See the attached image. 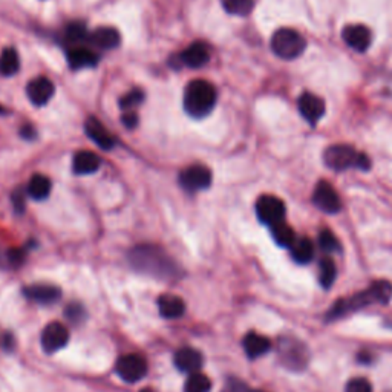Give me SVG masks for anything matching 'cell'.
<instances>
[{
	"label": "cell",
	"instance_id": "2",
	"mask_svg": "<svg viewBox=\"0 0 392 392\" xmlns=\"http://www.w3.org/2000/svg\"><path fill=\"white\" fill-rule=\"evenodd\" d=\"M392 297V284L388 281H375L369 288L354 294L351 297L341 299L329 308L327 314V320L343 319L346 316L357 313L371 305H384Z\"/></svg>",
	"mask_w": 392,
	"mask_h": 392
},
{
	"label": "cell",
	"instance_id": "33",
	"mask_svg": "<svg viewBox=\"0 0 392 392\" xmlns=\"http://www.w3.org/2000/svg\"><path fill=\"white\" fill-rule=\"evenodd\" d=\"M66 37L70 42L79 43L83 42L89 37V31L86 25L83 22H74V24H70L66 28Z\"/></svg>",
	"mask_w": 392,
	"mask_h": 392
},
{
	"label": "cell",
	"instance_id": "24",
	"mask_svg": "<svg viewBox=\"0 0 392 392\" xmlns=\"http://www.w3.org/2000/svg\"><path fill=\"white\" fill-rule=\"evenodd\" d=\"M52 188V183L48 177L40 175V173H35L31 177L26 187V193L31 196L35 201H43L47 199Z\"/></svg>",
	"mask_w": 392,
	"mask_h": 392
},
{
	"label": "cell",
	"instance_id": "14",
	"mask_svg": "<svg viewBox=\"0 0 392 392\" xmlns=\"http://www.w3.org/2000/svg\"><path fill=\"white\" fill-rule=\"evenodd\" d=\"M299 111L310 124H316L325 114V101L311 92H305L299 98Z\"/></svg>",
	"mask_w": 392,
	"mask_h": 392
},
{
	"label": "cell",
	"instance_id": "4",
	"mask_svg": "<svg viewBox=\"0 0 392 392\" xmlns=\"http://www.w3.org/2000/svg\"><path fill=\"white\" fill-rule=\"evenodd\" d=\"M323 161L329 169L337 172H343L352 168L368 170L371 168V161L365 154L357 152L356 149L346 145L329 146L323 154Z\"/></svg>",
	"mask_w": 392,
	"mask_h": 392
},
{
	"label": "cell",
	"instance_id": "27",
	"mask_svg": "<svg viewBox=\"0 0 392 392\" xmlns=\"http://www.w3.org/2000/svg\"><path fill=\"white\" fill-rule=\"evenodd\" d=\"M337 277V267L331 258H322L319 262V284L325 290H329L334 285Z\"/></svg>",
	"mask_w": 392,
	"mask_h": 392
},
{
	"label": "cell",
	"instance_id": "15",
	"mask_svg": "<svg viewBox=\"0 0 392 392\" xmlns=\"http://www.w3.org/2000/svg\"><path fill=\"white\" fill-rule=\"evenodd\" d=\"M342 37L345 43L357 52H365L369 47H371V40H373L371 31L364 25L345 26L342 31Z\"/></svg>",
	"mask_w": 392,
	"mask_h": 392
},
{
	"label": "cell",
	"instance_id": "3",
	"mask_svg": "<svg viewBox=\"0 0 392 392\" xmlns=\"http://www.w3.org/2000/svg\"><path fill=\"white\" fill-rule=\"evenodd\" d=\"M216 89L207 80H193L184 89V111L193 118H204L216 106Z\"/></svg>",
	"mask_w": 392,
	"mask_h": 392
},
{
	"label": "cell",
	"instance_id": "1",
	"mask_svg": "<svg viewBox=\"0 0 392 392\" xmlns=\"http://www.w3.org/2000/svg\"><path fill=\"white\" fill-rule=\"evenodd\" d=\"M127 259L140 273L160 279V281H173V279H178L181 273L178 263L158 245L142 244L133 247L127 254Z\"/></svg>",
	"mask_w": 392,
	"mask_h": 392
},
{
	"label": "cell",
	"instance_id": "13",
	"mask_svg": "<svg viewBox=\"0 0 392 392\" xmlns=\"http://www.w3.org/2000/svg\"><path fill=\"white\" fill-rule=\"evenodd\" d=\"M54 83L47 77H37L29 81L26 86V95L29 101L35 104V106H44L54 97Z\"/></svg>",
	"mask_w": 392,
	"mask_h": 392
},
{
	"label": "cell",
	"instance_id": "25",
	"mask_svg": "<svg viewBox=\"0 0 392 392\" xmlns=\"http://www.w3.org/2000/svg\"><path fill=\"white\" fill-rule=\"evenodd\" d=\"M20 70V58L14 48H6L0 54V75L2 77H13Z\"/></svg>",
	"mask_w": 392,
	"mask_h": 392
},
{
	"label": "cell",
	"instance_id": "37",
	"mask_svg": "<svg viewBox=\"0 0 392 392\" xmlns=\"http://www.w3.org/2000/svg\"><path fill=\"white\" fill-rule=\"evenodd\" d=\"M122 123L124 124L126 129H135L138 126V117L135 112H124L122 117Z\"/></svg>",
	"mask_w": 392,
	"mask_h": 392
},
{
	"label": "cell",
	"instance_id": "20",
	"mask_svg": "<svg viewBox=\"0 0 392 392\" xmlns=\"http://www.w3.org/2000/svg\"><path fill=\"white\" fill-rule=\"evenodd\" d=\"M175 366L181 373L195 374L202 366V356L193 348H181L175 354Z\"/></svg>",
	"mask_w": 392,
	"mask_h": 392
},
{
	"label": "cell",
	"instance_id": "17",
	"mask_svg": "<svg viewBox=\"0 0 392 392\" xmlns=\"http://www.w3.org/2000/svg\"><path fill=\"white\" fill-rule=\"evenodd\" d=\"M24 294L28 297L34 300L37 304L49 305L54 304L62 296V291H60L58 286L49 285V284H35L29 285L24 290Z\"/></svg>",
	"mask_w": 392,
	"mask_h": 392
},
{
	"label": "cell",
	"instance_id": "22",
	"mask_svg": "<svg viewBox=\"0 0 392 392\" xmlns=\"http://www.w3.org/2000/svg\"><path fill=\"white\" fill-rule=\"evenodd\" d=\"M100 57L88 48H74L67 52V63L72 70H85V67H94Z\"/></svg>",
	"mask_w": 392,
	"mask_h": 392
},
{
	"label": "cell",
	"instance_id": "10",
	"mask_svg": "<svg viewBox=\"0 0 392 392\" xmlns=\"http://www.w3.org/2000/svg\"><path fill=\"white\" fill-rule=\"evenodd\" d=\"M313 202L322 212L329 215L341 212L342 209L341 198H338L334 187L327 183V181H319L318 186H316L313 193Z\"/></svg>",
	"mask_w": 392,
	"mask_h": 392
},
{
	"label": "cell",
	"instance_id": "19",
	"mask_svg": "<svg viewBox=\"0 0 392 392\" xmlns=\"http://www.w3.org/2000/svg\"><path fill=\"white\" fill-rule=\"evenodd\" d=\"M101 165L100 156L90 152V150H80L74 155L72 160V170L75 175H90L95 173Z\"/></svg>",
	"mask_w": 392,
	"mask_h": 392
},
{
	"label": "cell",
	"instance_id": "29",
	"mask_svg": "<svg viewBox=\"0 0 392 392\" xmlns=\"http://www.w3.org/2000/svg\"><path fill=\"white\" fill-rule=\"evenodd\" d=\"M224 10L233 16L245 17L254 8V0H221Z\"/></svg>",
	"mask_w": 392,
	"mask_h": 392
},
{
	"label": "cell",
	"instance_id": "5",
	"mask_svg": "<svg viewBox=\"0 0 392 392\" xmlns=\"http://www.w3.org/2000/svg\"><path fill=\"white\" fill-rule=\"evenodd\" d=\"M307 48V42L296 29L281 28L271 37V49L277 57L293 60L302 56Z\"/></svg>",
	"mask_w": 392,
	"mask_h": 392
},
{
	"label": "cell",
	"instance_id": "36",
	"mask_svg": "<svg viewBox=\"0 0 392 392\" xmlns=\"http://www.w3.org/2000/svg\"><path fill=\"white\" fill-rule=\"evenodd\" d=\"M13 206L16 209L17 213H24L25 210V195L22 188H17L16 192L13 195Z\"/></svg>",
	"mask_w": 392,
	"mask_h": 392
},
{
	"label": "cell",
	"instance_id": "11",
	"mask_svg": "<svg viewBox=\"0 0 392 392\" xmlns=\"http://www.w3.org/2000/svg\"><path fill=\"white\" fill-rule=\"evenodd\" d=\"M70 342V331L60 322H52L42 331V348L44 352L52 354L65 348Z\"/></svg>",
	"mask_w": 392,
	"mask_h": 392
},
{
	"label": "cell",
	"instance_id": "12",
	"mask_svg": "<svg viewBox=\"0 0 392 392\" xmlns=\"http://www.w3.org/2000/svg\"><path fill=\"white\" fill-rule=\"evenodd\" d=\"M85 132H86L88 137L92 140L95 145L100 147V149H103V150H112L117 145L114 135H112L106 129V126H104L100 122V120H97L95 117H89L86 120Z\"/></svg>",
	"mask_w": 392,
	"mask_h": 392
},
{
	"label": "cell",
	"instance_id": "40",
	"mask_svg": "<svg viewBox=\"0 0 392 392\" xmlns=\"http://www.w3.org/2000/svg\"><path fill=\"white\" fill-rule=\"evenodd\" d=\"M6 112H8V111H6V109H5V108H2V106H0V115H5Z\"/></svg>",
	"mask_w": 392,
	"mask_h": 392
},
{
	"label": "cell",
	"instance_id": "31",
	"mask_svg": "<svg viewBox=\"0 0 392 392\" xmlns=\"http://www.w3.org/2000/svg\"><path fill=\"white\" fill-rule=\"evenodd\" d=\"M145 101V92L142 89H132L131 92H127L126 95H123L120 98V109L124 112H131L133 108L140 106V104Z\"/></svg>",
	"mask_w": 392,
	"mask_h": 392
},
{
	"label": "cell",
	"instance_id": "39",
	"mask_svg": "<svg viewBox=\"0 0 392 392\" xmlns=\"http://www.w3.org/2000/svg\"><path fill=\"white\" fill-rule=\"evenodd\" d=\"M20 137L28 140V141H33L37 137V132H35V129H34L31 124H25L20 129Z\"/></svg>",
	"mask_w": 392,
	"mask_h": 392
},
{
	"label": "cell",
	"instance_id": "34",
	"mask_svg": "<svg viewBox=\"0 0 392 392\" xmlns=\"http://www.w3.org/2000/svg\"><path fill=\"white\" fill-rule=\"evenodd\" d=\"M345 392H373V384L364 377H357V379H351L346 383Z\"/></svg>",
	"mask_w": 392,
	"mask_h": 392
},
{
	"label": "cell",
	"instance_id": "41",
	"mask_svg": "<svg viewBox=\"0 0 392 392\" xmlns=\"http://www.w3.org/2000/svg\"><path fill=\"white\" fill-rule=\"evenodd\" d=\"M141 392H155L154 389H149V388H146V389H142Z\"/></svg>",
	"mask_w": 392,
	"mask_h": 392
},
{
	"label": "cell",
	"instance_id": "8",
	"mask_svg": "<svg viewBox=\"0 0 392 392\" xmlns=\"http://www.w3.org/2000/svg\"><path fill=\"white\" fill-rule=\"evenodd\" d=\"M179 184L190 193L206 190L212 186V172L202 164L188 165L179 173Z\"/></svg>",
	"mask_w": 392,
	"mask_h": 392
},
{
	"label": "cell",
	"instance_id": "30",
	"mask_svg": "<svg viewBox=\"0 0 392 392\" xmlns=\"http://www.w3.org/2000/svg\"><path fill=\"white\" fill-rule=\"evenodd\" d=\"M210 389H212V382L201 373L190 374L184 383V392H210Z\"/></svg>",
	"mask_w": 392,
	"mask_h": 392
},
{
	"label": "cell",
	"instance_id": "26",
	"mask_svg": "<svg viewBox=\"0 0 392 392\" xmlns=\"http://www.w3.org/2000/svg\"><path fill=\"white\" fill-rule=\"evenodd\" d=\"M290 248L293 259L297 263H308L314 258V244L308 238L296 239Z\"/></svg>",
	"mask_w": 392,
	"mask_h": 392
},
{
	"label": "cell",
	"instance_id": "23",
	"mask_svg": "<svg viewBox=\"0 0 392 392\" xmlns=\"http://www.w3.org/2000/svg\"><path fill=\"white\" fill-rule=\"evenodd\" d=\"M243 345H244V350L247 352V356L250 359L262 357L263 354H267L271 348V342L268 341V338L261 336V334H256V333L247 334Z\"/></svg>",
	"mask_w": 392,
	"mask_h": 392
},
{
	"label": "cell",
	"instance_id": "6",
	"mask_svg": "<svg viewBox=\"0 0 392 392\" xmlns=\"http://www.w3.org/2000/svg\"><path fill=\"white\" fill-rule=\"evenodd\" d=\"M279 357L288 369L300 371V369H305L308 366L310 354H308L305 343L299 342L297 338L284 337L279 342Z\"/></svg>",
	"mask_w": 392,
	"mask_h": 392
},
{
	"label": "cell",
	"instance_id": "16",
	"mask_svg": "<svg viewBox=\"0 0 392 392\" xmlns=\"http://www.w3.org/2000/svg\"><path fill=\"white\" fill-rule=\"evenodd\" d=\"M179 62L192 70H199V67L206 66L210 60V51L206 43L195 42L190 47H187L181 54L178 56Z\"/></svg>",
	"mask_w": 392,
	"mask_h": 392
},
{
	"label": "cell",
	"instance_id": "32",
	"mask_svg": "<svg viewBox=\"0 0 392 392\" xmlns=\"http://www.w3.org/2000/svg\"><path fill=\"white\" fill-rule=\"evenodd\" d=\"M319 245L323 252L327 253H337L341 252V243H338V239L336 238V235L333 231L329 230H322L320 235H319Z\"/></svg>",
	"mask_w": 392,
	"mask_h": 392
},
{
	"label": "cell",
	"instance_id": "38",
	"mask_svg": "<svg viewBox=\"0 0 392 392\" xmlns=\"http://www.w3.org/2000/svg\"><path fill=\"white\" fill-rule=\"evenodd\" d=\"M25 256H26L25 250H22V248H14V250L10 252L8 259H10V262L13 263L14 267H17V266H20L22 262L25 261Z\"/></svg>",
	"mask_w": 392,
	"mask_h": 392
},
{
	"label": "cell",
	"instance_id": "35",
	"mask_svg": "<svg viewBox=\"0 0 392 392\" xmlns=\"http://www.w3.org/2000/svg\"><path fill=\"white\" fill-rule=\"evenodd\" d=\"M65 314H66V318L70 319L71 322L79 323L81 320V318H83V308H81V305H71V307L66 308Z\"/></svg>",
	"mask_w": 392,
	"mask_h": 392
},
{
	"label": "cell",
	"instance_id": "18",
	"mask_svg": "<svg viewBox=\"0 0 392 392\" xmlns=\"http://www.w3.org/2000/svg\"><path fill=\"white\" fill-rule=\"evenodd\" d=\"M89 42L94 44V47L100 49H115L120 47V42H122V35H120L118 29L112 26H101L97 28L92 34H89Z\"/></svg>",
	"mask_w": 392,
	"mask_h": 392
},
{
	"label": "cell",
	"instance_id": "21",
	"mask_svg": "<svg viewBox=\"0 0 392 392\" xmlns=\"http://www.w3.org/2000/svg\"><path fill=\"white\" fill-rule=\"evenodd\" d=\"M158 310L164 319H179L186 311V304L183 299L173 294H163L158 299Z\"/></svg>",
	"mask_w": 392,
	"mask_h": 392
},
{
	"label": "cell",
	"instance_id": "7",
	"mask_svg": "<svg viewBox=\"0 0 392 392\" xmlns=\"http://www.w3.org/2000/svg\"><path fill=\"white\" fill-rule=\"evenodd\" d=\"M285 204L282 199L273 195H263L256 201V215L262 224L273 227V225L285 220Z\"/></svg>",
	"mask_w": 392,
	"mask_h": 392
},
{
	"label": "cell",
	"instance_id": "28",
	"mask_svg": "<svg viewBox=\"0 0 392 392\" xmlns=\"http://www.w3.org/2000/svg\"><path fill=\"white\" fill-rule=\"evenodd\" d=\"M270 229H271L273 239L276 240V244L281 247H291L294 244V240L297 239L296 233H294V230L285 221L279 222Z\"/></svg>",
	"mask_w": 392,
	"mask_h": 392
},
{
	"label": "cell",
	"instance_id": "9",
	"mask_svg": "<svg viewBox=\"0 0 392 392\" xmlns=\"http://www.w3.org/2000/svg\"><path fill=\"white\" fill-rule=\"evenodd\" d=\"M115 371L126 383H137L147 374V361L138 354H127L117 361Z\"/></svg>",
	"mask_w": 392,
	"mask_h": 392
}]
</instances>
